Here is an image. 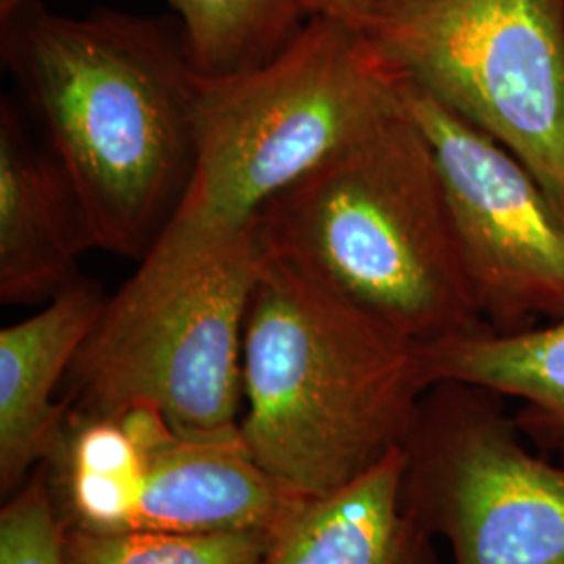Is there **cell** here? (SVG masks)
I'll return each instance as SVG.
<instances>
[{
  "label": "cell",
  "instance_id": "obj_1",
  "mask_svg": "<svg viewBox=\"0 0 564 564\" xmlns=\"http://www.w3.org/2000/svg\"><path fill=\"white\" fill-rule=\"evenodd\" d=\"M0 55L74 182L97 249L141 262L197 167L199 72L181 23L41 0L0 25Z\"/></svg>",
  "mask_w": 564,
  "mask_h": 564
},
{
  "label": "cell",
  "instance_id": "obj_2",
  "mask_svg": "<svg viewBox=\"0 0 564 564\" xmlns=\"http://www.w3.org/2000/svg\"><path fill=\"white\" fill-rule=\"evenodd\" d=\"M241 366L242 445L297 500L343 489L403 447L429 389L421 343L268 256Z\"/></svg>",
  "mask_w": 564,
  "mask_h": 564
},
{
  "label": "cell",
  "instance_id": "obj_3",
  "mask_svg": "<svg viewBox=\"0 0 564 564\" xmlns=\"http://www.w3.org/2000/svg\"><path fill=\"white\" fill-rule=\"evenodd\" d=\"M263 256L412 341L485 326L433 151L402 101L256 216Z\"/></svg>",
  "mask_w": 564,
  "mask_h": 564
},
{
  "label": "cell",
  "instance_id": "obj_4",
  "mask_svg": "<svg viewBox=\"0 0 564 564\" xmlns=\"http://www.w3.org/2000/svg\"><path fill=\"white\" fill-rule=\"evenodd\" d=\"M262 258L256 220L182 205L102 303L63 400L107 416L149 405L186 437H241L242 330Z\"/></svg>",
  "mask_w": 564,
  "mask_h": 564
},
{
  "label": "cell",
  "instance_id": "obj_5",
  "mask_svg": "<svg viewBox=\"0 0 564 564\" xmlns=\"http://www.w3.org/2000/svg\"><path fill=\"white\" fill-rule=\"evenodd\" d=\"M398 78L337 18H307L253 69L199 74L197 167L182 205L226 223L265 203L398 107Z\"/></svg>",
  "mask_w": 564,
  "mask_h": 564
},
{
  "label": "cell",
  "instance_id": "obj_6",
  "mask_svg": "<svg viewBox=\"0 0 564 564\" xmlns=\"http://www.w3.org/2000/svg\"><path fill=\"white\" fill-rule=\"evenodd\" d=\"M387 69L502 142L564 212V0H364Z\"/></svg>",
  "mask_w": 564,
  "mask_h": 564
},
{
  "label": "cell",
  "instance_id": "obj_7",
  "mask_svg": "<svg viewBox=\"0 0 564 564\" xmlns=\"http://www.w3.org/2000/svg\"><path fill=\"white\" fill-rule=\"evenodd\" d=\"M403 502L452 564H564V464L529 447L494 391H424L403 444Z\"/></svg>",
  "mask_w": 564,
  "mask_h": 564
},
{
  "label": "cell",
  "instance_id": "obj_8",
  "mask_svg": "<svg viewBox=\"0 0 564 564\" xmlns=\"http://www.w3.org/2000/svg\"><path fill=\"white\" fill-rule=\"evenodd\" d=\"M437 163L464 274L496 330L564 321V212L510 149L398 78Z\"/></svg>",
  "mask_w": 564,
  "mask_h": 564
},
{
  "label": "cell",
  "instance_id": "obj_9",
  "mask_svg": "<svg viewBox=\"0 0 564 564\" xmlns=\"http://www.w3.org/2000/svg\"><path fill=\"white\" fill-rule=\"evenodd\" d=\"M121 423L141 454L132 529L274 533L305 502L289 496L237 440L186 437L162 412L137 405Z\"/></svg>",
  "mask_w": 564,
  "mask_h": 564
},
{
  "label": "cell",
  "instance_id": "obj_10",
  "mask_svg": "<svg viewBox=\"0 0 564 564\" xmlns=\"http://www.w3.org/2000/svg\"><path fill=\"white\" fill-rule=\"evenodd\" d=\"M97 239L59 158L0 102V302H51L78 281V262Z\"/></svg>",
  "mask_w": 564,
  "mask_h": 564
},
{
  "label": "cell",
  "instance_id": "obj_11",
  "mask_svg": "<svg viewBox=\"0 0 564 564\" xmlns=\"http://www.w3.org/2000/svg\"><path fill=\"white\" fill-rule=\"evenodd\" d=\"M107 295L88 279L0 330V491L15 494L59 449L72 405L55 400Z\"/></svg>",
  "mask_w": 564,
  "mask_h": 564
},
{
  "label": "cell",
  "instance_id": "obj_12",
  "mask_svg": "<svg viewBox=\"0 0 564 564\" xmlns=\"http://www.w3.org/2000/svg\"><path fill=\"white\" fill-rule=\"evenodd\" d=\"M262 564H440L435 538L403 502V447L354 484L297 506Z\"/></svg>",
  "mask_w": 564,
  "mask_h": 564
},
{
  "label": "cell",
  "instance_id": "obj_13",
  "mask_svg": "<svg viewBox=\"0 0 564 564\" xmlns=\"http://www.w3.org/2000/svg\"><path fill=\"white\" fill-rule=\"evenodd\" d=\"M426 384L464 383L517 400L527 442L564 464V321L521 330L479 326L421 345Z\"/></svg>",
  "mask_w": 564,
  "mask_h": 564
},
{
  "label": "cell",
  "instance_id": "obj_14",
  "mask_svg": "<svg viewBox=\"0 0 564 564\" xmlns=\"http://www.w3.org/2000/svg\"><path fill=\"white\" fill-rule=\"evenodd\" d=\"M46 468L67 527L101 533L134 527L141 454L120 416L72 410L59 449Z\"/></svg>",
  "mask_w": 564,
  "mask_h": 564
},
{
  "label": "cell",
  "instance_id": "obj_15",
  "mask_svg": "<svg viewBox=\"0 0 564 564\" xmlns=\"http://www.w3.org/2000/svg\"><path fill=\"white\" fill-rule=\"evenodd\" d=\"M202 76L253 69L279 55L307 20L303 0H170Z\"/></svg>",
  "mask_w": 564,
  "mask_h": 564
},
{
  "label": "cell",
  "instance_id": "obj_16",
  "mask_svg": "<svg viewBox=\"0 0 564 564\" xmlns=\"http://www.w3.org/2000/svg\"><path fill=\"white\" fill-rule=\"evenodd\" d=\"M274 533H176L155 529L86 531L65 524V564H262Z\"/></svg>",
  "mask_w": 564,
  "mask_h": 564
},
{
  "label": "cell",
  "instance_id": "obj_17",
  "mask_svg": "<svg viewBox=\"0 0 564 564\" xmlns=\"http://www.w3.org/2000/svg\"><path fill=\"white\" fill-rule=\"evenodd\" d=\"M65 523L41 464L0 510V564H65Z\"/></svg>",
  "mask_w": 564,
  "mask_h": 564
},
{
  "label": "cell",
  "instance_id": "obj_18",
  "mask_svg": "<svg viewBox=\"0 0 564 564\" xmlns=\"http://www.w3.org/2000/svg\"><path fill=\"white\" fill-rule=\"evenodd\" d=\"M364 0H303V11L307 18H337L345 20L347 15H351Z\"/></svg>",
  "mask_w": 564,
  "mask_h": 564
},
{
  "label": "cell",
  "instance_id": "obj_19",
  "mask_svg": "<svg viewBox=\"0 0 564 564\" xmlns=\"http://www.w3.org/2000/svg\"><path fill=\"white\" fill-rule=\"evenodd\" d=\"M36 0H0V25L9 23L15 15H20L25 7H30Z\"/></svg>",
  "mask_w": 564,
  "mask_h": 564
}]
</instances>
